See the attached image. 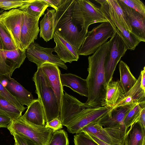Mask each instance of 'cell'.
Segmentation results:
<instances>
[{
	"label": "cell",
	"mask_w": 145,
	"mask_h": 145,
	"mask_svg": "<svg viewBox=\"0 0 145 145\" xmlns=\"http://www.w3.org/2000/svg\"><path fill=\"white\" fill-rule=\"evenodd\" d=\"M60 77L63 86L69 87L80 95L88 97V90L86 79L71 73H61Z\"/></svg>",
	"instance_id": "cell-21"
},
{
	"label": "cell",
	"mask_w": 145,
	"mask_h": 145,
	"mask_svg": "<svg viewBox=\"0 0 145 145\" xmlns=\"http://www.w3.org/2000/svg\"><path fill=\"white\" fill-rule=\"evenodd\" d=\"M141 75L140 86L145 91V67L140 72Z\"/></svg>",
	"instance_id": "cell-43"
},
{
	"label": "cell",
	"mask_w": 145,
	"mask_h": 145,
	"mask_svg": "<svg viewBox=\"0 0 145 145\" xmlns=\"http://www.w3.org/2000/svg\"><path fill=\"white\" fill-rule=\"evenodd\" d=\"M22 112L16 106L0 97V115L13 120L22 116Z\"/></svg>",
	"instance_id": "cell-29"
},
{
	"label": "cell",
	"mask_w": 145,
	"mask_h": 145,
	"mask_svg": "<svg viewBox=\"0 0 145 145\" xmlns=\"http://www.w3.org/2000/svg\"><path fill=\"white\" fill-rule=\"evenodd\" d=\"M49 7L53 8L56 11L57 10L66 2L67 0H43Z\"/></svg>",
	"instance_id": "cell-40"
},
{
	"label": "cell",
	"mask_w": 145,
	"mask_h": 145,
	"mask_svg": "<svg viewBox=\"0 0 145 145\" xmlns=\"http://www.w3.org/2000/svg\"><path fill=\"white\" fill-rule=\"evenodd\" d=\"M7 129L11 134H16L39 145H48L54 132L45 126L30 122L22 116L12 120Z\"/></svg>",
	"instance_id": "cell-4"
},
{
	"label": "cell",
	"mask_w": 145,
	"mask_h": 145,
	"mask_svg": "<svg viewBox=\"0 0 145 145\" xmlns=\"http://www.w3.org/2000/svg\"><path fill=\"white\" fill-rule=\"evenodd\" d=\"M56 44L54 48L58 57L65 63L77 61L79 58L78 51L59 35L55 32L53 38Z\"/></svg>",
	"instance_id": "cell-18"
},
{
	"label": "cell",
	"mask_w": 145,
	"mask_h": 145,
	"mask_svg": "<svg viewBox=\"0 0 145 145\" xmlns=\"http://www.w3.org/2000/svg\"><path fill=\"white\" fill-rule=\"evenodd\" d=\"M145 129L137 121L130 126L124 137L123 145H145Z\"/></svg>",
	"instance_id": "cell-24"
},
{
	"label": "cell",
	"mask_w": 145,
	"mask_h": 145,
	"mask_svg": "<svg viewBox=\"0 0 145 145\" xmlns=\"http://www.w3.org/2000/svg\"><path fill=\"white\" fill-rule=\"evenodd\" d=\"M74 145H99L93 140L89 135L81 132L74 136Z\"/></svg>",
	"instance_id": "cell-35"
},
{
	"label": "cell",
	"mask_w": 145,
	"mask_h": 145,
	"mask_svg": "<svg viewBox=\"0 0 145 145\" xmlns=\"http://www.w3.org/2000/svg\"><path fill=\"white\" fill-rule=\"evenodd\" d=\"M81 132L87 133L107 144L114 145L110 137L103 127L95 122L91 123L86 125L78 133Z\"/></svg>",
	"instance_id": "cell-28"
},
{
	"label": "cell",
	"mask_w": 145,
	"mask_h": 145,
	"mask_svg": "<svg viewBox=\"0 0 145 145\" xmlns=\"http://www.w3.org/2000/svg\"><path fill=\"white\" fill-rule=\"evenodd\" d=\"M137 104L126 105L114 109L109 108L106 114L95 122L104 127H113L123 124L126 114Z\"/></svg>",
	"instance_id": "cell-17"
},
{
	"label": "cell",
	"mask_w": 145,
	"mask_h": 145,
	"mask_svg": "<svg viewBox=\"0 0 145 145\" xmlns=\"http://www.w3.org/2000/svg\"><path fill=\"white\" fill-rule=\"evenodd\" d=\"M111 40L100 47L88 58V75L86 79L88 90L85 103L90 107L103 106L107 84L105 75V61Z\"/></svg>",
	"instance_id": "cell-1"
},
{
	"label": "cell",
	"mask_w": 145,
	"mask_h": 145,
	"mask_svg": "<svg viewBox=\"0 0 145 145\" xmlns=\"http://www.w3.org/2000/svg\"><path fill=\"white\" fill-rule=\"evenodd\" d=\"M26 57V50L0 49V74L11 77L15 69L22 64Z\"/></svg>",
	"instance_id": "cell-12"
},
{
	"label": "cell",
	"mask_w": 145,
	"mask_h": 145,
	"mask_svg": "<svg viewBox=\"0 0 145 145\" xmlns=\"http://www.w3.org/2000/svg\"><path fill=\"white\" fill-rule=\"evenodd\" d=\"M47 12L40 22V37L47 42L54 37L55 30L56 11L47 8Z\"/></svg>",
	"instance_id": "cell-23"
},
{
	"label": "cell",
	"mask_w": 145,
	"mask_h": 145,
	"mask_svg": "<svg viewBox=\"0 0 145 145\" xmlns=\"http://www.w3.org/2000/svg\"><path fill=\"white\" fill-rule=\"evenodd\" d=\"M24 13L22 10L16 8L4 11L0 15V23L10 35L16 47L22 50H23L21 46L20 36Z\"/></svg>",
	"instance_id": "cell-11"
},
{
	"label": "cell",
	"mask_w": 145,
	"mask_h": 145,
	"mask_svg": "<svg viewBox=\"0 0 145 145\" xmlns=\"http://www.w3.org/2000/svg\"><path fill=\"white\" fill-rule=\"evenodd\" d=\"M0 39L2 44L3 50H11L18 49L16 47L8 31L1 23Z\"/></svg>",
	"instance_id": "cell-32"
},
{
	"label": "cell",
	"mask_w": 145,
	"mask_h": 145,
	"mask_svg": "<svg viewBox=\"0 0 145 145\" xmlns=\"http://www.w3.org/2000/svg\"><path fill=\"white\" fill-rule=\"evenodd\" d=\"M88 134L93 140H94L95 141L97 142L99 145H111L109 144H107L100 140V139L93 136H92L89 134Z\"/></svg>",
	"instance_id": "cell-44"
},
{
	"label": "cell",
	"mask_w": 145,
	"mask_h": 145,
	"mask_svg": "<svg viewBox=\"0 0 145 145\" xmlns=\"http://www.w3.org/2000/svg\"><path fill=\"white\" fill-rule=\"evenodd\" d=\"M99 7L88 0H75L73 18L76 23L82 29L88 31L92 24L108 22Z\"/></svg>",
	"instance_id": "cell-5"
},
{
	"label": "cell",
	"mask_w": 145,
	"mask_h": 145,
	"mask_svg": "<svg viewBox=\"0 0 145 145\" xmlns=\"http://www.w3.org/2000/svg\"><path fill=\"white\" fill-rule=\"evenodd\" d=\"M0 97L16 106L22 112L26 108L20 104L0 82Z\"/></svg>",
	"instance_id": "cell-34"
},
{
	"label": "cell",
	"mask_w": 145,
	"mask_h": 145,
	"mask_svg": "<svg viewBox=\"0 0 145 145\" xmlns=\"http://www.w3.org/2000/svg\"><path fill=\"white\" fill-rule=\"evenodd\" d=\"M145 107V103L137 104L126 114L123 121L125 127L128 130L129 127L137 121L141 110Z\"/></svg>",
	"instance_id": "cell-31"
},
{
	"label": "cell",
	"mask_w": 145,
	"mask_h": 145,
	"mask_svg": "<svg viewBox=\"0 0 145 145\" xmlns=\"http://www.w3.org/2000/svg\"><path fill=\"white\" fill-rule=\"evenodd\" d=\"M54 48H44L36 42L32 43L26 50V57L29 60L36 64L37 67L46 63H49L67 70V67L57 55H54Z\"/></svg>",
	"instance_id": "cell-9"
},
{
	"label": "cell",
	"mask_w": 145,
	"mask_h": 145,
	"mask_svg": "<svg viewBox=\"0 0 145 145\" xmlns=\"http://www.w3.org/2000/svg\"><path fill=\"white\" fill-rule=\"evenodd\" d=\"M95 1L101 5L99 7V10L110 24L114 31L123 40L128 50H134L140 42L123 26L117 16L109 8L106 0Z\"/></svg>",
	"instance_id": "cell-8"
},
{
	"label": "cell",
	"mask_w": 145,
	"mask_h": 145,
	"mask_svg": "<svg viewBox=\"0 0 145 145\" xmlns=\"http://www.w3.org/2000/svg\"><path fill=\"white\" fill-rule=\"evenodd\" d=\"M22 116L27 121L35 125L42 126L45 125L44 110L38 99L33 100Z\"/></svg>",
	"instance_id": "cell-22"
},
{
	"label": "cell",
	"mask_w": 145,
	"mask_h": 145,
	"mask_svg": "<svg viewBox=\"0 0 145 145\" xmlns=\"http://www.w3.org/2000/svg\"><path fill=\"white\" fill-rule=\"evenodd\" d=\"M49 7L43 0H26L18 8L33 17L40 18Z\"/></svg>",
	"instance_id": "cell-26"
},
{
	"label": "cell",
	"mask_w": 145,
	"mask_h": 145,
	"mask_svg": "<svg viewBox=\"0 0 145 145\" xmlns=\"http://www.w3.org/2000/svg\"><path fill=\"white\" fill-rule=\"evenodd\" d=\"M3 10L1 9L0 10V15L3 12Z\"/></svg>",
	"instance_id": "cell-46"
},
{
	"label": "cell",
	"mask_w": 145,
	"mask_h": 145,
	"mask_svg": "<svg viewBox=\"0 0 145 145\" xmlns=\"http://www.w3.org/2000/svg\"><path fill=\"white\" fill-rule=\"evenodd\" d=\"M109 109V108L102 106L85 108L65 126L70 133L77 134L86 125L99 120L108 112Z\"/></svg>",
	"instance_id": "cell-10"
},
{
	"label": "cell",
	"mask_w": 145,
	"mask_h": 145,
	"mask_svg": "<svg viewBox=\"0 0 145 145\" xmlns=\"http://www.w3.org/2000/svg\"><path fill=\"white\" fill-rule=\"evenodd\" d=\"M130 8H132L145 17V5L140 0H120Z\"/></svg>",
	"instance_id": "cell-36"
},
{
	"label": "cell",
	"mask_w": 145,
	"mask_h": 145,
	"mask_svg": "<svg viewBox=\"0 0 145 145\" xmlns=\"http://www.w3.org/2000/svg\"><path fill=\"white\" fill-rule=\"evenodd\" d=\"M40 67L47 78L50 86L55 92L60 112L64 93L63 86L62 85L60 77L61 72L59 67L52 63H46Z\"/></svg>",
	"instance_id": "cell-16"
},
{
	"label": "cell",
	"mask_w": 145,
	"mask_h": 145,
	"mask_svg": "<svg viewBox=\"0 0 145 145\" xmlns=\"http://www.w3.org/2000/svg\"><path fill=\"white\" fill-rule=\"evenodd\" d=\"M124 94L119 80H112L107 85L103 106L109 108H112L121 99Z\"/></svg>",
	"instance_id": "cell-25"
},
{
	"label": "cell",
	"mask_w": 145,
	"mask_h": 145,
	"mask_svg": "<svg viewBox=\"0 0 145 145\" xmlns=\"http://www.w3.org/2000/svg\"><path fill=\"white\" fill-rule=\"evenodd\" d=\"M14 145H17V144H16L15 143Z\"/></svg>",
	"instance_id": "cell-47"
},
{
	"label": "cell",
	"mask_w": 145,
	"mask_h": 145,
	"mask_svg": "<svg viewBox=\"0 0 145 145\" xmlns=\"http://www.w3.org/2000/svg\"><path fill=\"white\" fill-rule=\"evenodd\" d=\"M63 125L61 120L59 118H56L46 123L45 127L53 130L54 132L61 129Z\"/></svg>",
	"instance_id": "cell-38"
},
{
	"label": "cell",
	"mask_w": 145,
	"mask_h": 145,
	"mask_svg": "<svg viewBox=\"0 0 145 145\" xmlns=\"http://www.w3.org/2000/svg\"><path fill=\"white\" fill-rule=\"evenodd\" d=\"M105 61V75L107 84L112 80L116 66L128 50L122 39L114 31Z\"/></svg>",
	"instance_id": "cell-7"
},
{
	"label": "cell",
	"mask_w": 145,
	"mask_h": 145,
	"mask_svg": "<svg viewBox=\"0 0 145 145\" xmlns=\"http://www.w3.org/2000/svg\"><path fill=\"white\" fill-rule=\"evenodd\" d=\"M120 74V84L124 93L135 84L137 79L131 73L129 67L123 61L120 60L118 65Z\"/></svg>",
	"instance_id": "cell-27"
},
{
	"label": "cell",
	"mask_w": 145,
	"mask_h": 145,
	"mask_svg": "<svg viewBox=\"0 0 145 145\" xmlns=\"http://www.w3.org/2000/svg\"><path fill=\"white\" fill-rule=\"evenodd\" d=\"M67 133L64 130L59 129L54 132L48 145H69Z\"/></svg>",
	"instance_id": "cell-33"
},
{
	"label": "cell",
	"mask_w": 145,
	"mask_h": 145,
	"mask_svg": "<svg viewBox=\"0 0 145 145\" xmlns=\"http://www.w3.org/2000/svg\"><path fill=\"white\" fill-rule=\"evenodd\" d=\"M141 75L140 74L137 81L134 85L123 96L111 109L118 107L136 104L145 103V91L140 86Z\"/></svg>",
	"instance_id": "cell-19"
},
{
	"label": "cell",
	"mask_w": 145,
	"mask_h": 145,
	"mask_svg": "<svg viewBox=\"0 0 145 145\" xmlns=\"http://www.w3.org/2000/svg\"><path fill=\"white\" fill-rule=\"evenodd\" d=\"M7 78L5 87L20 104L28 106L34 99L31 93L10 76H7Z\"/></svg>",
	"instance_id": "cell-20"
},
{
	"label": "cell",
	"mask_w": 145,
	"mask_h": 145,
	"mask_svg": "<svg viewBox=\"0 0 145 145\" xmlns=\"http://www.w3.org/2000/svg\"><path fill=\"white\" fill-rule=\"evenodd\" d=\"M114 30L108 22L102 23L88 31L87 36L78 51L79 56H87L93 54L111 38Z\"/></svg>",
	"instance_id": "cell-6"
},
{
	"label": "cell",
	"mask_w": 145,
	"mask_h": 145,
	"mask_svg": "<svg viewBox=\"0 0 145 145\" xmlns=\"http://www.w3.org/2000/svg\"><path fill=\"white\" fill-rule=\"evenodd\" d=\"M33 80L35 86V92L44 110L45 122L59 118L60 112L56 96L40 67H37Z\"/></svg>",
	"instance_id": "cell-3"
},
{
	"label": "cell",
	"mask_w": 145,
	"mask_h": 145,
	"mask_svg": "<svg viewBox=\"0 0 145 145\" xmlns=\"http://www.w3.org/2000/svg\"><path fill=\"white\" fill-rule=\"evenodd\" d=\"M12 120L9 118L0 115V128H8Z\"/></svg>",
	"instance_id": "cell-41"
},
{
	"label": "cell",
	"mask_w": 145,
	"mask_h": 145,
	"mask_svg": "<svg viewBox=\"0 0 145 145\" xmlns=\"http://www.w3.org/2000/svg\"><path fill=\"white\" fill-rule=\"evenodd\" d=\"M109 8L113 12L123 26L131 33V29L129 21L119 5L117 0H106Z\"/></svg>",
	"instance_id": "cell-30"
},
{
	"label": "cell",
	"mask_w": 145,
	"mask_h": 145,
	"mask_svg": "<svg viewBox=\"0 0 145 145\" xmlns=\"http://www.w3.org/2000/svg\"><path fill=\"white\" fill-rule=\"evenodd\" d=\"M145 107L141 110L138 121L139 122L143 128H145Z\"/></svg>",
	"instance_id": "cell-42"
},
{
	"label": "cell",
	"mask_w": 145,
	"mask_h": 145,
	"mask_svg": "<svg viewBox=\"0 0 145 145\" xmlns=\"http://www.w3.org/2000/svg\"><path fill=\"white\" fill-rule=\"evenodd\" d=\"M118 3L127 17L131 29V33L140 42H145V17L120 0Z\"/></svg>",
	"instance_id": "cell-15"
},
{
	"label": "cell",
	"mask_w": 145,
	"mask_h": 145,
	"mask_svg": "<svg viewBox=\"0 0 145 145\" xmlns=\"http://www.w3.org/2000/svg\"><path fill=\"white\" fill-rule=\"evenodd\" d=\"M14 137L17 145H39L31 140L22 137L16 134H11Z\"/></svg>",
	"instance_id": "cell-39"
},
{
	"label": "cell",
	"mask_w": 145,
	"mask_h": 145,
	"mask_svg": "<svg viewBox=\"0 0 145 145\" xmlns=\"http://www.w3.org/2000/svg\"><path fill=\"white\" fill-rule=\"evenodd\" d=\"M20 40L22 48L26 50L29 45L37 39L40 31L39 26V18L33 17L24 12Z\"/></svg>",
	"instance_id": "cell-14"
},
{
	"label": "cell",
	"mask_w": 145,
	"mask_h": 145,
	"mask_svg": "<svg viewBox=\"0 0 145 145\" xmlns=\"http://www.w3.org/2000/svg\"><path fill=\"white\" fill-rule=\"evenodd\" d=\"M75 0H67L56 11L55 31L78 51L86 37L88 31L82 29L73 18Z\"/></svg>",
	"instance_id": "cell-2"
},
{
	"label": "cell",
	"mask_w": 145,
	"mask_h": 145,
	"mask_svg": "<svg viewBox=\"0 0 145 145\" xmlns=\"http://www.w3.org/2000/svg\"><path fill=\"white\" fill-rule=\"evenodd\" d=\"M0 49L3 50V46L1 41L0 39Z\"/></svg>",
	"instance_id": "cell-45"
},
{
	"label": "cell",
	"mask_w": 145,
	"mask_h": 145,
	"mask_svg": "<svg viewBox=\"0 0 145 145\" xmlns=\"http://www.w3.org/2000/svg\"><path fill=\"white\" fill-rule=\"evenodd\" d=\"M90 107L75 97L65 92L63 98L59 118L66 126L83 109Z\"/></svg>",
	"instance_id": "cell-13"
},
{
	"label": "cell",
	"mask_w": 145,
	"mask_h": 145,
	"mask_svg": "<svg viewBox=\"0 0 145 145\" xmlns=\"http://www.w3.org/2000/svg\"><path fill=\"white\" fill-rule=\"evenodd\" d=\"M26 0H0V8L3 10H10L22 7Z\"/></svg>",
	"instance_id": "cell-37"
}]
</instances>
